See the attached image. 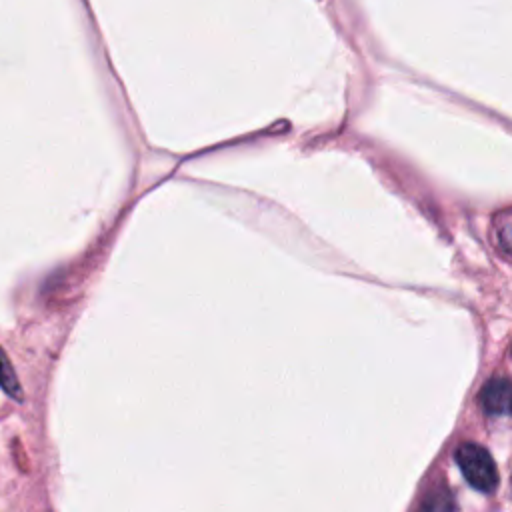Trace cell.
Instances as JSON below:
<instances>
[{"label": "cell", "mask_w": 512, "mask_h": 512, "mask_svg": "<svg viewBox=\"0 0 512 512\" xmlns=\"http://www.w3.org/2000/svg\"><path fill=\"white\" fill-rule=\"evenodd\" d=\"M0 388H2L6 394L14 396L16 400L22 398V390H20L18 376H16L12 364H10V360H8V356L4 354L2 348H0Z\"/></svg>", "instance_id": "4"}, {"label": "cell", "mask_w": 512, "mask_h": 512, "mask_svg": "<svg viewBox=\"0 0 512 512\" xmlns=\"http://www.w3.org/2000/svg\"><path fill=\"white\" fill-rule=\"evenodd\" d=\"M510 412H512V406H510Z\"/></svg>", "instance_id": "6"}, {"label": "cell", "mask_w": 512, "mask_h": 512, "mask_svg": "<svg viewBox=\"0 0 512 512\" xmlns=\"http://www.w3.org/2000/svg\"><path fill=\"white\" fill-rule=\"evenodd\" d=\"M456 462L468 484L476 490L492 492L498 486V470L486 448L466 442L456 450Z\"/></svg>", "instance_id": "1"}, {"label": "cell", "mask_w": 512, "mask_h": 512, "mask_svg": "<svg viewBox=\"0 0 512 512\" xmlns=\"http://www.w3.org/2000/svg\"><path fill=\"white\" fill-rule=\"evenodd\" d=\"M418 512H454V496H452V492L444 484L432 488L424 496Z\"/></svg>", "instance_id": "3"}, {"label": "cell", "mask_w": 512, "mask_h": 512, "mask_svg": "<svg viewBox=\"0 0 512 512\" xmlns=\"http://www.w3.org/2000/svg\"><path fill=\"white\" fill-rule=\"evenodd\" d=\"M480 404L488 414L510 412L512 406V382L506 378H492L480 392Z\"/></svg>", "instance_id": "2"}, {"label": "cell", "mask_w": 512, "mask_h": 512, "mask_svg": "<svg viewBox=\"0 0 512 512\" xmlns=\"http://www.w3.org/2000/svg\"><path fill=\"white\" fill-rule=\"evenodd\" d=\"M500 242L512 252V214L500 224Z\"/></svg>", "instance_id": "5"}]
</instances>
